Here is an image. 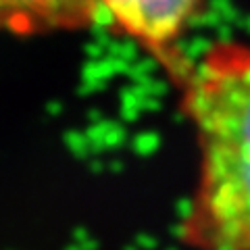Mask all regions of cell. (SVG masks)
I'll list each match as a JSON object with an SVG mask.
<instances>
[{"label": "cell", "mask_w": 250, "mask_h": 250, "mask_svg": "<svg viewBox=\"0 0 250 250\" xmlns=\"http://www.w3.org/2000/svg\"><path fill=\"white\" fill-rule=\"evenodd\" d=\"M171 77L198 148L179 238L190 250H250V44L213 42Z\"/></svg>", "instance_id": "1"}, {"label": "cell", "mask_w": 250, "mask_h": 250, "mask_svg": "<svg viewBox=\"0 0 250 250\" xmlns=\"http://www.w3.org/2000/svg\"><path fill=\"white\" fill-rule=\"evenodd\" d=\"M98 4L115 29L156 57L171 73L184 61L177 44L205 0H98Z\"/></svg>", "instance_id": "2"}, {"label": "cell", "mask_w": 250, "mask_h": 250, "mask_svg": "<svg viewBox=\"0 0 250 250\" xmlns=\"http://www.w3.org/2000/svg\"><path fill=\"white\" fill-rule=\"evenodd\" d=\"M98 0H0V34L38 36L92 27Z\"/></svg>", "instance_id": "3"}]
</instances>
